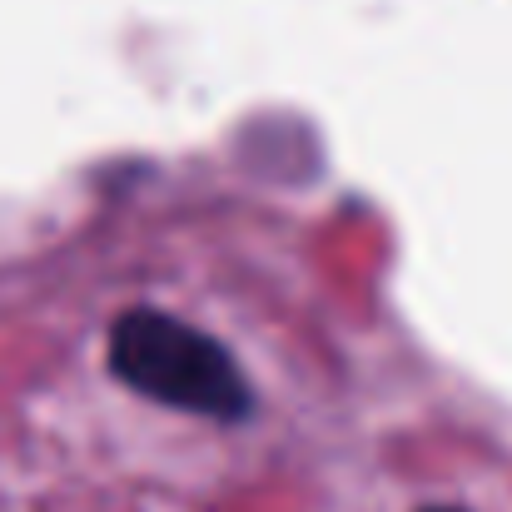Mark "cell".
Segmentation results:
<instances>
[{"mask_svg":"<svg viewBox=\"0 0 512 512\" xmlns=\"http://www.w3.org/2000/svg\"><path fill=\"white\" fill-rule=\"evenodd\" d=\"M110 368L145 398L234 423L249 413V388L234 358L189 324L155 309H135L110 329Z\"/></svg>","mask_w":512,"mask_h":512,"instance_id":"obj_1","label":"cell"}]
</instances>
